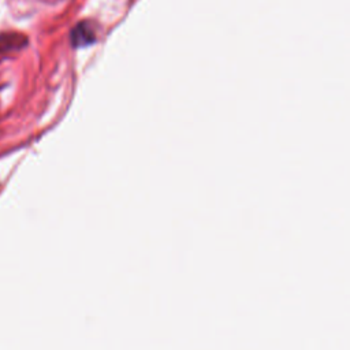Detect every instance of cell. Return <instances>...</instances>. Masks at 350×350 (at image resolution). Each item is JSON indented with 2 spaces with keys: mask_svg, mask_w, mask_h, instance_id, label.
Here are the masks:
<instances>
[{
  "mask_svg": "<svg viewBox=\"0 0 350 350\" xmlns=\"http://www.w3.org/2000/svg\"><path fill=\"white\" fill-rule=\"evenodd\" d=\"M90 33H92V32L89 30L88 25L81 24V25H78L76 29L73 30V34H72L73 44H74V45H85V44L93 41V40L89 38V34Z\"/></svg>",
  "mask_w": 350,
  "mask_h": 350,
  "instance_id": "1",
  "label": "cell"
}]
</instances>
